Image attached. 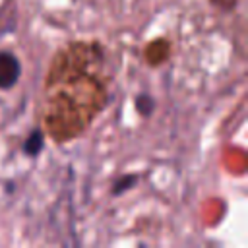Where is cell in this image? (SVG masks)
Returning a JSON list of instances; mask_svg holds the SVG:
<instances>
[{"label":"cell","instance_id":"2","mask_svg":"<svg viewBox=\"0 0 248 248\" xmlns=\"http://www.w3.org/2000/svg\"><path fill=\"white\" fill-rule=\"evenodd\" d=\"M41 147H43V134L39 130H35L33 134H29V138L25 141V153L37 155L41 151Z\"/></svg>","mask_w":248,"mask_h":248},{"label":"cell","instance_id":"1","mask_svg":"<svg viewBox=\"0 0 248 248\" xmlns=\"http://www.w3.org/2000/svg\"><path fill=\"white\" fill-rule=\"evenodd\" d=\"M19 74H21L19 60L12 52L2 50L0 52V89H10L17 81Z\"/></svg>","mask_w":248,"mask_h":248}]
</instances>
